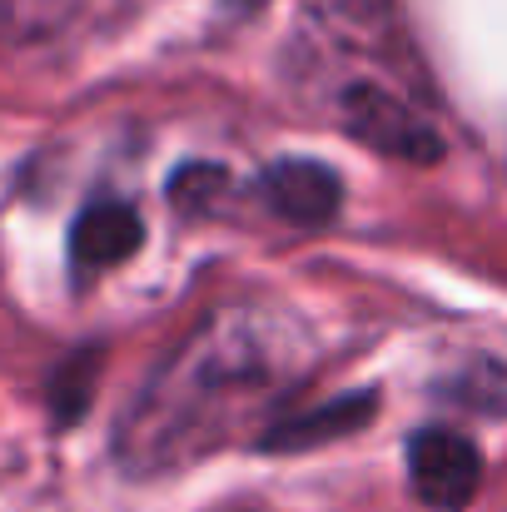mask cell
Masks as SVG:
<instances>
[{
	"label": "cell",
	"instance_id": "obj_1",
	"mask_svg": "<svg viewBox=\"0 0 507 512\" xmlns=\"http://www.w3.org/2000/svg\"><path fill=\"white\" fill-rule=\"evenodd\" d=\"M309 353V329L279 309L224 304L204 314L125 408L115 433L120 468L130 478H150L209 458L304 378Z\"/></svg>",
	"mask_w": 507,
	"mask_h": 512
},
{
	"label": "cell",
	"instance_id": "obj_2",
	"mask_svg": "<svg viewBox=\"0 0 507 512\" xmlns=\"http://www.w3.org/2000/svg\"><path fill=\"white\" fill-rule=\"evenodd\" d=\"M338 120L358 145H368L388 160H403V165H438L443 160L438 125L373 80H358L338 95Z\"/></svg>",
	"mask_w": 507,
	"mask_h": 512
},
{
	"label": "cell",
	"instance_id": "obj_3",
	"mask_svg": "<svg viewBox=\"0 0 507 512\" xmlns=\"http://www.w3.org/2000/svg\"><path fill=\"white\" fill-rule=\"evenodd\" d=\"M408 483L413 498L438 512L468 508L483 488V453L468 433L453 428H418L408 438Z\"/></svg>",
	"mask_w": 507,
	"mask_h": 512
},
{
	"label": "cell",
	"instance_id": "obj_4",
	"mask_svg": "<svg viewBox=\"0 0 507 512\" xmlns=\"http://www.w3.org/2000/svg\"><path fill=\"white\" fill-rule=\"evenodd\" d=\"M140 244H145L140 209L125 199H95L80 209V219L70 229V264L80 274H100V269H115L130 254H140Z\"/></svg>",
	"mask_w": 507,
	"mask_h": 512
},
{
	"label": "cell",
	"instance_id": "obj_5",
	"mask_svg": "<svg viewBox=\"0 0 507 512\" xmlns=\"http://www.w3.org/2000/svg\"><path fill=\"white\" fill-rule=\"evenodd\" d=\"M259 189L269 199V209L289 224H329L343 204V184L329 165L319 160H274L269 170L259 174Z\"/></svg>",
	"mask_w": 507,
	"mask_h": 512
},
{
	"label": "cell",
	"instance_id": "obj_6",
	"mask_svg": "<svg viewBox=\"0 0 507 512\" xmlns=\"http://www.w3.org/2000/svg\"><path fill=\"white\" fill-rule=\"evenodd\" d=\"M373 408H378V398H373V393L334 398V403L309 408V413H299V418L269 423V428L254 438V448H264V453H304V448H324V443H334V438L358 433V428L373 418Z\"/></svg>",
	"mask_w": 507,
	"mask_h": 512
},
{
	"label": "cell",
	"instance_id": "obj_7",
	"mask_svg": "<svg viewBox=\"0 0 507 512\" xmlns=\"http://www.w3.org/2000/svg\"><path fill=\"white\" fill-rule=\"evenodd\" d=\"M100 368H105V353L90 343V348H75L70 358L55 363L50 383H45V398H50V413L55 423H75L90 398H95V383H100Z\"/></svg>",
	"mask_w": 507,
	"mask_h": 512
},
{
	"label": "cell",
	"instance_id": "obj_8",
	"mask_svg": "<svg viewBox=\"0 0 507 512\" xmlns=\"http://www.w3.org/2000/svg\"><path fill=\"white\" fill-rule=\"evenodd\" d=\"M224 189H229V170L224 165H184L169 179V204L189 209V214H204L209 194H224Z\"/></svg>",
	"mask_w": 507,
	"mask_h": 512
}]
</instances>
